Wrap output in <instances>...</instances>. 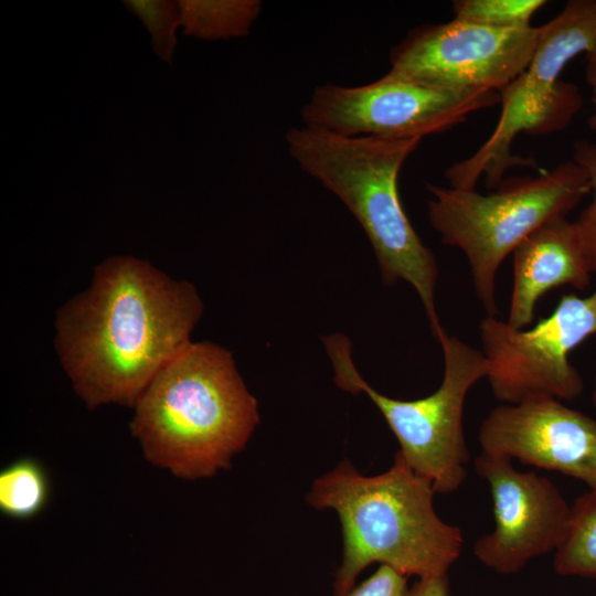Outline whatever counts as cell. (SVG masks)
I'll list each match as a JSON object with an SVG mask.
<instances>
[{
	"label": "cell",
	"instance_id": "obj_1",
	"mask_svg": "<svg viewBox=\"0 0 596 596\" xmlns=\"http://www.w3.org/2000/svg\"><path fill=\"white\" fill-rule=\"evenodd\" d=\"M202 311L189 281L171 279L147 260L113 256L95 267L85 291L58 309L56 351L88 408L134 407L191 343Z\"/></svg>",
	"mask_w": 596,
	"mask_h": 596
},
{
	"label": "cell",
	"instance_id": "obj_2",
	"mask_svg": "<svg viewBox=\"0 0 596 596\" xmlns=\"http://www.w3.org/2000/svg\"><path fill=\"white\" fill-rule=\"evenodd\" d=\"M134 407L130 429L145 458L187 480L228 469L259 423L231 352L210 341L169 361Z\"/></svg>",
	"mask_w": 596,
	"mask_h": 596
},
{
	"label": "cell",
	"instance_id": "obj_21",
	"mask_svg": "<svg viewBox=\"0 0 596 596\" xmlns=\"http://www.w3.org/2000/svg\"><path fill=\"white\" fill-rule=\"evenodd\" d=\"M406 596H449L448 575L418 578Z\"/></svg>",
	"mask_w": 596,
	"mask_h": 596
},
{
	"label": "cell",
	"instance_id": "obj_15",
	"mask_svg": "<svg viewBox=\"0 0 596 596\" xmlns=\"http://www.w3.org/2000/svg\"><path fill=\"white\" fill-rule=\"evenodd\" d=\"M553 570L562 576L596 577V490L589 489L571 505Z\"/></svg>",
	"mask_w": 596,
	"mask_h": 596
},
{
	"label": "cell",
	"instance_id": "obj_4",
	"mask_svg": "<svg viewBox=\"0 0 596 596\" xmlns=\"http://www.w3.org/2000/svg\"><path fill=\"white\" fill-rule=\"evenodd\" d=\"M290 157L338 196L364 230L386 285L408 283L417 292L432 334L440 323L435 288L438 265L411 224L398 193V174L422 139L344 137L301 126L288 130Z\"/></svg>",
	"mask_w": 596,
	"mask_h": 596
},
{
	"label": "cell",
	"instance_id": "obj_7",
	"mask_svg": "<svg viewBox=\"0 0 596 596\" xmlns=\"http://www.w3.org/2000/svg\"><path fill=\"white\" fill-rule=\"evenodd\" d=\"M444 355V375L438 389L422 398L404 401L374 390L359 373L351 342L341 333L323 338L334 370V382L353 395L364 393L383 415L400 444L405 462L427 479L436 493L458 490L467 478L469 451L462 414L470 389L487 377L488 365L480 350L446 330L437 339Z\"/></svg>",
	"mask_w": 596,
	"mask_h": 596
},
{
	"label": "cell",
	"instance_id": "obj_9",
	"mask_svg": "<svg viewBox=\"0 0 596 596\" xmlns=\"http://www.w3.org/2000/svg\"><path fill=\"white\" fill-rule=\"evenodd\" d=\"M479 331L486 379L501 404L575 400L584 381L568 354L596 334V289L586 297L563 295L552 313L529 330L486 316Z\"/></svg>",
	"mask_w": 596,
	"mask_h": 596
},
{
	"label": "cell",
	"instance_id": "obj_3",
	"mask_svg": "<svg viewBox=\"0 0 596 596\" xmlns=\"http://www.w3.org/2000/svg\"><path fill=\"white\" fill-rule=\"evenodd\" d=\"M435 493L398 453L380 475H361L345 459L313 481L307 503L333 510L341 524L343 552L334 596L351 590L359 574L373 563L407 577L448 573L460 557L464 538L458 526L437 514Z\"/></svg>",
	"mask_w": 596,
	"mask_h": 596
},
{
	"label": "cell",
	"instance_id": "obj_19",
	"mask_svg": "<svg viewBox=\"0 0 596 596\" xmlns=\"http://www.w3.org/2000/svg\"><path fill=\"white\" fill-rule=\"evenodd\" d=\"M572 160L587 173L593 199L574 222L592 274H596V142L578 140L573 145Z\"/></svg>",
	"mask_w": 596,
	"mask_h": 596
},
{
	"label": "cell",
	"instance_id": "obj_23",
	"mask_svg": "<svg viewBox=\"0 0 596 596\" xmlns=\"http://www.w3.org/2000/svg\"><path fill=\"white\" fill-rule=\"evenodd\" d=\"M593 402H594V405L596 407V376H595V386H594V391H593Z\"/></svg>",
	"mask_w": 596,
	"mask_h": 596
},
{
	"label": "cell",
	"instance_id": "obj_14",
	"mask_svg": "<svg viewBox=\"0 0 596 596\" xmlns=\"http://www.w3.org/2000/svg\"><path fill=\"white\" fill-rule=\"evenodd\" d=\"M185 35L203 40L244 36L262 10L259 0H180Z\"/></svg>",
	"mask_w": 596,
	"mask_h": 596
},
{
	"label": "cell",
	"instance_id": "obj_10",
	"mask_svg": "<svg viewBox=\"0 0 596 596\" xmlns=\"http://www.w3.org/2000/svg\"><path fill=\"white\" fill-rule=\"evenodd\" d=\"M539 36L540 26L424 24L392 49L389 73L437 89L500 93L525 70Z\"/></svg>",
	"mask_w": 596,
	"mask_h": 596
},
{
	"label": "cell",
	"instance_id": "obj_17",
	"mask_svg": "<svg viewBox=\"0 0 596 596\" xmlns=\"http://www.w3.org/2000/svg\"><path fill=\"white\" fill-rule=\"evenodd\" d=\"M544 0H456V20L498 29H524Z\"/></svg>",
	"mask_w": 596,
	"mask_h": 596
},
{
	"label": "cell",
	"instance_id": "obj_13",
	"mask_svg": "<svg viewBox=\"0 0 596 596\" xmlns=\"http://www.w3.org/2000/svg\"><path fill=\"white\" fill-rule=\"evenodd\" d=\"M592 272L574 222L554 219L523 240L513 251V286L507 323L524 329L532 323L539 300L568 285L584 289Z\"/></svg>",
	"mask_w": 596,
	"mask_h": 596
},
{
	"label": "cell",
	"instance_id": "obj_16",
	"mask_svg": "<svg viewBox=\"0 0 596 596\" xmlns=\"http://www.w3.org/2000/svg\"><path fill=\"white\" fill-rule=\"evenodd\" d=\"M50 481L43 466L32 458H20L0 472V510L12 519L26 520L47 504Z\"/></svg>",
	"mask_w": 596,
	"mask_h": 596
},
{
	"label": "cell",
	"instance_id": "obj_18",
	"mask_svg": "<svg viewBox=\"0 0 596 596\" xmlns=\"http://www.w3.org/2000/svg\"><path fill=\"white\" fill-rule=\"evenodd\" d=\"M123 3L150 32L157 55L171 64L177 45L175 30L182 25L179 1L124 0Z\"/></svg>",
	"mask_w": 596,
	"mask_h": 596
},
{
	"label": "cell",
	"instance_id": "obj_22",
	"mask_svg": "<svg viewBox=\"0 0 596 596\" xmlns=\"http://www.w3.org/2000/svg\"><path fill=\"white\" fill-rule=\"evenodd\" d=\"M586 81L589 87L592 88L594 104H595V111L588 118L587 125L589 129L596 130V55L592 57H587Z\"/></svg>",
	"mask_w": 596,
	"mask_h": 596
},
{
	"label": "cell",
	"instance_id": "obj_20",
	"mask_svg": "<svg viewBox=\"0 0 596 596\" xmlns=\"http://www.w3.org/2000/svg\"><path fill=\"white\" fill-rule=\"evenodd\" d=\"M407 576L391 566L380 565L364 582L343 596H406Z\"/></svg>",
	"mask_w": 596,
	"mask_h": 596
},
{
	"label": "cell",
	"instance_id": "obj_12",
	"mask_svg": "<svg viewBox=\"0 0 596 596\" xmlns=\"http://www.w3.org/2000/svg\"><path fill=\"white\" fill-rule=\"evenodd\" d=\"M481 451L557 471L596 490V418L555 398L501 404L482 419Z\"/></svg>",
	"mask_w": 596,
	"mask_h": 596
},
{
	"label": "cell",
	"instance_id": "obj_8",
	"mask_svg": "<svg viewBox=\"0 0 596 596\" xmlns=\"http://www.w3.org/2000/svg\"><path fill=\"white\" fill-rule=\"evenodd\" d=\"M501 103L496 91H445L384 74L360 86L323 84L301 110L304 126L344 137L423 139Z\"/></svg>",
	"mask_w": 596,
	"mask_h": 596
},
{
	"label": "cell",
	"instance_id": "obj_11",
	"mask_svg": "<svg viewBox=\"0 0 596 596\" xmlns=\"http://www.w3.org/2000/svg\"><path fill=\"white\" fill-rule=\"evenodd\" d=\"M473 467L490 488L494 518L493 530L475 542V557L498 574L513 575L554 552L571 514L560 489L534 471L518 470L504 456L481 451Z\"/></svg>",
	"mask_w": 596,
	"mask_h": 596
},
{
	"label": "cell",
	"instance_id": "obj_6",
	"mask_svg": "<svg viewBox=\"0 0 596 596\" xmlns=\"http://www.w3.org/2000/svg\"><path fill=\"white\" fill-rule=\"evenodd\" d=\"M582 53L596 55V0H571L540 26L528 66L500 92L502 108L493 132L473 155L445 171L450 188L475 190L483 175L487 187L494 190L507 169L535 167L512 155L513 140L519 134L542 136L562 130L581 110L578 87L561 81L560 74Z\"/></svg>",
	"mask_w": 596,
	"mask_h": 596
},
{
	"label": "cell",
	"instance_id": "obj_5",
	"mask_svg": "<svg viewBox=\"0 0 596 596\" xmlns=\"http://www.w3.org/2000/svg\"><path fill=\"white\" fill-rule=\"evenodd\" d=\"M428 220L441 243L466 256L486 316L496 317V278L515 247L543 224L566 215L590 192L585 170L570 160L535 178H512L490 194L427 184Z\"/></svg>",
	"mask_w": 596,
	"mask_h": 596
}]
</instances>
